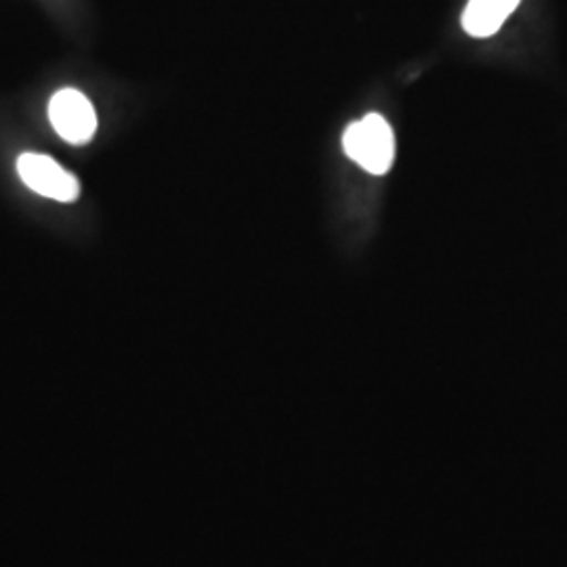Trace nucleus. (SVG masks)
Instances as JSON below:
<instances>
[{
	"instance_id": "nucleus-1",
	"label": "nucleus",
	"mask_w": 567,
	"mask_h": 567,
	"mask_svg": "<svg viewBox=\"0 0 567 567\" xmlns=\"http://www.w3.org/2000/svg\"><path fill=\"white\" fill-rule=\"evenodd\" d=\"M343 147L353 163L372 175H385L395 158V137L389 122L379 114H368L344 131Z\"/></svg>"
},
{
	"instance_id": "nucleus-2",
	"label": "nucleus",
	"mask_w": 567,
	"mask_h": 567,
	"mask_svg": "<svg viewBox=\"0 0 567 567\" xmlns=\"http://www.w3.org/2000/svg\"><path fill=\"white\" fill-rule=\"evenodd\" d=\"M18 171L21 182L44 198H53L58 203H74L81 196L79 179L49 156L23 154L18 161Z\"/></svg>"
},
{
	"instance_id": "nucleus-3",
	"label": "nucleus",
	"mask_w": 567,
	"mask_h": 567,
	"mask_svg": "<svg viewBox=\"0 0 567 567\" xmlns=\"http://www.w3.org/2000/svg\"><path fill=\"white\" fill-rule=\"evenodd\" d=\"M49 118L61 140L72 145L91 142L97 131V116L81 91L63 89L49 103Z\"/></svg>"
},
{
	"instance_id": "nucleus-4",
	"label": "nucleus",
	"mask_w": 567,
	"mask_h": 567,
	"mask_svg": "<svg viewBox=\"0 0 567 567\" xmlns=\"http://www.w3.org/2000/svg\"><path fill=\"white\" fill-rule=\"evenodd\" d=\"M508 13L498 0H468L463 13V28L475 39H486L501 30Z\"/></svg>"
},
{
	"instance_id": "nucleus-5",
	"label": "nucleus",
	"mask_w": 567,
	"mask_h": 567,
	"mask_svg": "<svg viewBox=\"0 0 567 567\" xmlns=\"http://www.w3.org/2000/svg\"><path fill=\"white\" fill-rule=\"evenodd\" d=\"M503 7H505V11H507L508 16L517 9V4H519V0H498Z\"/></svg>"
}]
</instances>
